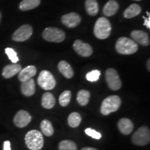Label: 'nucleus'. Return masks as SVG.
<instances>
[{
	"mask_svg": "<svg viewBox=\"0 0 150 150\" xmlns=\"http://www.w3.org/2000/svg\"><path fill=\"white\" fill-rule=\"evenodd\" d=\"M121 105V99L117 95H111L103 100L101 106V113L108 115L111 112H115L119 109Z\"/></svg>",
	"mask_w": 150,
	"mask_h": 150,
	"instance_id": "4",
	"label": "nucleus"
},
{
	"mask_svg": "<svg viewBox=\"0 0 150 150\" xmlns=\"http://www.w3.org/2000/svg\"><path fill=\"white\" fill-rule=\"evenodd\" d=\"M101 75L100 71L97 70H92L88 73H87L86 75V78L88 81L91 82H95L97 81V80L99 79V76Z\"/></svg>",
	"mask_w": 150,
	"mask_h": 150,
	"instance_id": "29",
	"label": "nucleus"
},
{
	"mask_svg": "<svg viewBox=\"0 0 150 150\" xmlns=\"http://www.w3.org/2000/svg\"><path fill=\"white\" fill-rule=\"evenodd\" d=\"M73 47L79 55L83 57H89L93 52V48L89 44L83 42L81 40H75L73 44Z\"/></svg>",
	"mask_w": 150,
	"mask_h": 150,
	"instance_id": "10",
	"label": "nucleus"
},
{
	"mask_svg": "<svg viewBox=\"0 0 150 150\" xmlns=\"http://www.w3.org/2000/svg\"><path fill=\"white\" fill-rule=\"evenodd\" d=\"M42 37L48 42H61L65 40V34L61 29L55 27H48L44 30Z\"/></svg>",
	"mask_w": 150,
	"mask_h": 150,
	"instance_id": "6",
	"label": "nucleus"
},
{
	"mask_svg": "<svg viewBox=\"0 0 150 150\" xmlns=\"http://www.w3.org/2000/svg\"><path fill=\"white\" fill-rule=\"evenodd\" d=\"M131 140L134 145L145 146L150 142V131L147 127H140L131 137Z\"/></svg>",
	"mask_w": 150,
	"mask_h": 150,
	"instance_id": "5",
	"label": "nucleus"
},
{
	"mask_svg": "<svg viewBox=\"0 0 150 150\" xmlns=\"http://www.w3.org/2000/svg\"><path fill=\"white\" fill-rule=\"evenodd\" d=\"M32 33V27L28 24H24L15 31L12 38L16 42H23L28 40L31 36Z\"/></svg>",
	"mask_w": 150,
	"mask_h": 150,
	"instance_id": "9",
	"label": "nucleus"
},
{
	"mask_svg": "<svg viewBox=\"0 0 150 150\" xmlns=\"http://www.w3.org/2000/svg\"><path fill=\"white\" fill-rule=\"evenodd\" d=\"M6 54H7L9 59L12 61L13 63H16L19 61V58L16 52L12 48H6L5 50Z\"/></svg>",
	"mask_w": 150,
	"mask_h": 150,
	"instance_id": "30",
	"label": "nucleus"
},
{
	"mask_svg": "<svg viewBox=\"0 0 150 150\" xmlns=\"http://www.w3.org/2000/svg\"><path fill=\"white\" fill-rule=\"evenodd\" d=\"M31 121V116L27 111L20 110L17 112L13 119V122L19 128L27 127Z\"/></svg>",
	"mask_w": 150,
	"mask_h": 150,
	"instance_id": "11",
	"label": "nucleus"
},
{
	"mask_svg": "<svg viewBox=\"0 0 150 150\" xmlns=\"http://www.w3.org/2000/svg\"><path fill=\"white\" fill-rule=\"evenodd\" d=\"M4 150H11L10 141L6 140L4 142Z\"/></svg>",
	"mask_w": 150,
	"mask_h": 150,
	"instance_id": "33",
	"label": "nucleus"
},
{
	"mask_svg": "<svg viewBox=\"0 0 150 150\" xmlns=\"http://www.w3.org/2000/svg\"><path fill=\"white\" fill-rule=\"evenodd\" d=\"M134 1H141V0H134Z\"/></svg>",
	"mask_w": 150,
	"mask_h": 150,
	"instance_id": "37",
	"label": "nucleus"
},
{
	"mask_svg": "<svg viewBox=\"0 0 150 150\" xmlns=\"http://www.w3.org/2000/svg\"><path fill=\"white\" fill-rule=\"evenodd\" d=\"M111 24L106 18H100L97 20L94 27V33L97 38L104 40L111 33Z\"/></svg>",
	"mask_w": 150,
	"mask_h": 150,
	"instance_id": "3",
	"label": "nucleus"
},
{
	"mask_svg": "<svg viewBox=\"0 0 150 150\" xmlns=\"http://www.w3.org/2000/svg\"><path fill=\"white\" fill-rule=\"evenodd\" d=\"M140 12H141V7L136 4H132L124 11V17L125 18L130 19L138 16Z\"/></svg>",
	"mask_w": 150,
	"mask_h": 150,
	"instance_id": "21",
	"label": "nucleus"
},
{
	"mask_svg": "<svg viewBox=\"0 0 150 150\" xmlns=\"http://www.w3.org/2000/svg\"><path fill=\"white\" fill-rule=\"evenodd\" d=\"M21 91L24 96L31 97L34 95L35 91V81L33 79L22 82L21 85Z\"/></svg>",
	"mask_w": 150,
	"mask_h": 150,
	"instance_id": "16",
	"label": "nucleus"
},
{
	"mask_svg": "<svg viewBox=\"0 0 150 150\" xmlns=\"http://www.w3.org/2000/svg\"><path fill=\"white\" fill-rule=\"evenodd\" d=\"M25 144L30 150H40L44 145L42 134L38 130L28 131L24 137Z\"/></svg>",
	"mask_w": 150,
	"mask_h": 150,
	"instance_id": "1",
	"label": "nucleus"
},
{
	"mask_svg": "<svg viewBox=\"0 0 150 150\" xmlns=\"http://www.w3.org/2000/svg\"><path fill=\"white\" fill-rule=\"evenodd\" d=\"M149 63H150V60L149 59L147 61V69H148V70H150V65H149Z\"/></svg>",
	"mask_w": 150,
	"mask_h": 150,
	"instance_id": "35",
	"label": "nucleus"
},
{
	"mask_svg": "<svg viewBox=\"0 0 150 150\" xmlns=\"http://www.w3.org/2000/svg\"><path fill=\"white\" fill-rule=\"evenodd\" d=\"M144 20H145V22H144L143 25H145L147 27L148 29H150V16H148V18H145V16H143Z\"/></svg>",
	"mask_w": 150,
	"mask_h": 150,
	"instance_id": "32",
	"label": "nucleus"
},
{
	"mask_svg": "<svg viewBox=\"0 0 150 150\" xmlns=\"http://www.w3.org/2000/svg\"><path fill=\"white\" fill-rule=\"evenodd\" d=\"M36 72V67L34 65H29L20 71L18 73V79L21 82L26 81L34 76Z\"/></svg>",
	"mask_w": 150,
	"mask_h": 150,
	"instance_id": "14",
	"label": "nucleus"
},
{
	"mask_svg": "<svg viewBox=\"0 0 150 150\" xmlns=\"http://www.w3.org/2000/svg\"><path fill=\"white\" fill-rule=\"evenodd\" d=\"M82 118L79 112H73L70 114L67 118V123H68L69 126L72 128H76L81 122Z\"/></svg>",
	"mask_w": 150,
	"mask_h": 150,
	"instance_id": "25",
	"label": "nucleus"
},
{
	"mask_svg": "<svg viewBox=\"0 0 150 150\" xmlns=\"http://www.w3.org/2000/svg\"><path fill=\"white\" fill-rule=\"evenodd\" d=\"M61 20L63 24L67 27L74 28L80 24L81 18L79 15L76 13H70L62 16Z\"/></svg>",
	"mask_w": 150,
	"mask_h": 150,
	"instance_id": "12",
	"label": "nucleus"
},
{
	"mask_svg": "<svg viewBox=\"0 0 150 150\" xmlns=\"http://www.w3.org/2000/svg\"><path fill=\"white\" fill-rule=\"evenodd\" d=\"M1 13L0 12V23H1Z\"/></svg>",
	"mask_w": 150,
	"mask_h": 150,
	"instance_id": "36",
	"label": "nucleus"
},
{
	"mask_svg": "<svg viewBox=\"0 0 150 150\" xmlns=\"http://www.w3.org/2000/svg\"><path fill=\"white\" fill-rule=\"evenodd\" d=\"M41 104L43 108L46 109H51L56 104L55 97L51 93H45L42 97Z\"/></svg>",
	"mask_w": 150,
	"mask_h": 150,
	"instance_id": "20",
	"label": "nucleus"
},
{
	"mask_svg": "<svg viewBox=\"0 0 150 150\" xmlns=\"http://www.w3.org/2000/svg\"><path fill=\"white\" fill-rule=\"evenodd\" d=\"M22 70V66L20 64L13 63L4 67L2 70V76L6 79H10L20 72Z\"/></svg>",
	"mask_w": 150,
	"mask_h": 150,
	"instance_id": "17",
	"label": "nucleus"
},
{
	"mask_svg": "<svg viewBox=\"0 0 150 150\" xmlns=\"http://www.w3.org/2000/svg\"><path fill=\"white\" fill-rule=\"evenodd\" d=\"M60 72L67 79H71L74 76V71L71 65L65 61H61L58 65Z\"/></svg>",
	"mask_w": 150,
	"mask_h": 150,
	"instance_id": "19",
	"label": "nucleus"
},
{
	"mask_svg": "<svg viewBox=\"0 0 150 150\" xmlns=\"http://www.w3.org/2000/svg\"><path fill=\"white\" fill-rule=\"evenodd\" d=\"M40 4V0H23L20 4L19 8L21 11H29L38 6Z\"/></svg>",
	"mask_w": 150,
	"mask_h": 150,
	"instance_id": "23",
	"label": "nucleus"
},
{
	"mask_svg": "<svg viewBox=\"0 0 150 150\" xmlns=\"http://www.w3.org/2000/svg\"><path fill=\"white\" fill-rule=\"evenodd\" d=\"M90 97H91V93L89 91H86V90H81L77 93L76 100L79 104L84 106L89 103Z\"/></svg>",
	"mask_w": 150,
	"mask_h": 150,
	"instance_id": "24",
	"label": "nucleus"
},
{
	"mask_svg": "<svg viewBox=\"0 0 150 150\" xmlns=\"http://www.w3.org/2000/svg\"><path fill=\"white\" fill-rule=\"evenodd\" d=\"M106 81L112 91H117L122 87V81L115 69L109 68L106 71Z\"/></svg>",
	"mask_w": 150,
	"mask_h": 150,
	"instance_id": "8",
	"label": "nucleus"
},
{
	"mask_svg": "<svg viewBox=\"0 0 150 150\" xmlns=\"http://www.w3.org/2000/svg\"><path fill=\"white\" fill-rule=\"evenodd\" d=\"M85 6L89 16H95L98 13L99 5L96 0H86Z\"/></svg>",
	"mask_w": 150,
	"mask_h": 150,
	"instance_id": "22",
	"label": "nucleus"
},
{
	"mask_svg": "<svg viewBox=\"0 0 150 150\" xmlns=\"http://www.w3.org/2000/svg\"><path fill=\"white\" fill-rule=\"evenodd\" d=\"M131 37L133 38V40L139 43L142 46H148L149 45V36L145 31L135 30L131 33Z\"/></svg>",
	"mask_w": 150,
	"mask_h": 150,
	"instance_id": "13",
	"label": "nucleus"
},
{
	"mask_svg": "<svg viewBox=\"0 0 150 150\" xmlns=\"http://www.w3.org/2000/svg\"><path fill=\"white\" fill-rule=\"evenodd\" d=\"M81 150H97V149L93 147H84Z\"/></svg>",
	"mask_w": 150,
	"mask_h": 150,
	"instance_id": "34",
	"label": "nucleus"
},
{
	"mask_svg": "<svg viewBox=\"0 0 150 150\" xmlns=\"http://www.w3.org/2000/svg\"><path fill=\"white\" fill-rule=\"evenodd\" d=\"M116 51L120 54L129 55L138 51V44L132 39L126 37H121L117 40L115 44Z\"/></svg>",
	"mask_w": 150,
	"mask_h": 150,
	"instance_id": "2",
	"label": "nucleus"
},
{
	"mask_svg": "<svg viewBox=\"0 0 150 150\" xmlns=\"http://www.w3.org/2000/svg\"><path fill=\"white\" fill-rule=\"evenodd\" d=\"M38 83L43 90L50 91L55 88L56 81L51 72L47 70H42L38 78Z\"/></svg>",
	"mask_w": 150,
	"mask_h": 150,
	"instance_id": "7",
	"label": "nucleus"
},
{
	"mask_svg": "<svg viewBox=\"0 0 150 150\" xmlns=\"http://www.w3.org/2000/svg\"><path fill=\"white\" fill-rule=\"evenodd\" d=\"M85 133L88 135V136H91L93 138H95V139L99 140L102 138V134L99 132H97V131L94 130L93 129L87 128L85 130Z\"/></svg>",
	"mask_w": 150,
	"mask_h": 150,
	"instance_id": "31",
	"label": "nucleus"
},
{
	"mask_svg": "<svg viewBox=\"0 0 150 150\" xmlns=\"http://www.w3.org/2000/svg\"><path fill=\"white\" fill-rule=\"evenodd\" d=\"M40 129L42 134L46 136H51L54 134V130L52 122L47 120H44L40 123Z\"/></svg>",
	"mask_w": 150,
	"mask_h": 150,
	"instance_id": "26",
	"label": "nucleus"
},
{
	"mask_svg": "<svg viewBox=\"0 0 150 150\" xmlns=\"http://www.w3.org/2000/svg\"><path fill=\"white\" fill-rule=\"evenodd\" d=\"M59 150H77V145L70 140H62L59 145Z\"/></svg>",
	"mask_w": 150,
	"mask_h": 150,
	"instance_id": "27",
	"label": "nucleus"
},
{
	"mask_svg": "<svg viewBox=\"0 0 150 150\" xmlns=\"http://www.w3.org/2000/svg\"><path fill=\"white\" fill-rule=\"evenodd\" d=\"M71 97H72V93L70 91H65L61 94L59 97V104L61 106H67V105L70 104Z\"/></svg>",
	"mask_w": 150,
	"mask_h": 150,
	"instance_id": "28",
	"label": "nucleus"
},
{
	"mask_svg": "<svg viewBox=\"0 0 150 150\" xmlns=\"http://www.w3.org/2000/svg\"><path fill=\"white\" fill-rule=\"evenodd\" d=\"M117 127L122 134L129 135L134 130V125L131 120L128 118H122L118 122Z\"/></svg>",
	"mask_w": 150,
	"mask_h": 150,
	"instance_id": "15",
	"label": "nucleus"
},
{
	"mask_svg": "<svg viewBox=\"0 0 150 150\" xmlns=\"http://www.w3.org/2000/svg\"><path fill=\"white\" fill-rule=\"evenodd\" d=\"M119 9V4L115 0H110L104 6L103 13L104 16L110 17L114 16Z\"/></svg>",
	"mask_w": 150,
	"mask_h": 150,
	"instance_id": "18",
	"label": "nucleus"
}]
</instances>
